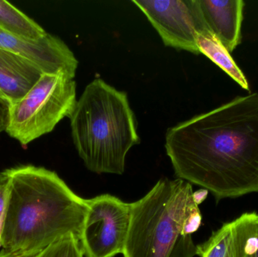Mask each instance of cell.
<instances>
[{"label":"cell","mask_w":258,"mask_h":257,"mask_svg":"<svg viewBox=\"0 0 258 257\" xmlns=\"http://www.w3.org/2000/svg\"><path fill=\"white\" fill-rule=\"evenodd\" d=\"M165 147L177 178L218 202L258 193V93L168 128Z\"/></svg>","instance_id":"obj_1"},{"label":"cell","mask_w":258,"mask_h":257,"mask_svg":"<svg viewBox=\"0 0 258 257\" xmlns=\"http://www.w3.org/2000/svg\"><path fill=\"white\" fill-rule=\"evenodd\" d=\"M2 174L7 182V198L0 256H31L68 234L80 239L87 200L55 172L27 164Z\"/></svg>","instance_id":"obj_2"},{"label":"cell","mask_w":258,"mask_h":257,"mask_svg":"<svg viewBox=\"0 0 258 257\" xmlns=\"http://www.w3.org/2000/svg\"><path fill=\"white\" fill-rule=\"evenodd\" d=\"M191 184L165 178L144 197L131 203L124 257H194L192 235L202 224Z\"/></svg>","instance_id":"obj_3"},{"label":"cell","mask_w":258,"mask_h":257,"mask_svg":"<svg viewBox=\"0 0 258 257\" xmlns=\"http://www.w3.org/2000/svg\"><path fill=\"white\" fill-rule=\"evenodd\" d=\"M69 118L74 146L86 167L97 174L122 175L127 154L141 142L127 94L95 78Z\"/></svg>","instance_id":"obj_4"},{"label":"cell","mask_w":258,"mask_h":257,"mask_svg":"<svg viewBox=\"0 0 258 257\" xmlns=\"http://www.w3.org/2000/svg\"><path fill=\"white\" fill-rule=\"evenodd\" d=\"M77 103V83L63 72L42 74L19 101L9 104L6 132L22 146L51 132Z\"/></svg>","instance_id":"obj_5"},{"label":"cell","mask_w":258,"mask_h":257,"mask_svg":"<svg viewBox=\"0 0 258 257\" xmlns=\"http://www.w3.org/2000/svg\"><path fill=\"white\" fill-rule=\"evenodd\" d=\"M80 236L86 257H114L123 253L131 222V203L109 194L87 199Z\"/></svg>","instance_id":"obj_6"},{"label":"cell","mask_w":258,"mask_h":257,"mask_svg":"<svg viewBox=\"0 0 258 257\" xmlns=\"http://www.w3.org/2000/svg\"><path fill=\"white\" fill-rule=\"evenodd\" d=\"M132 3L145 15L164 45L200 54L197 36L211 32L199 0H133Z\"/></svg>","instance_id":"obj_7"},{"label":"cell","mask_w":258,"mask_h":257,"mask_svg":"<svg viewBox=\"0 0 258 257\" xmlns=\"http://www.w3.org/2000/svg\"><path fill=\"white\" fill-rule=\"evenodd\" d=\"M0 48L33 62L43 74L63 72L75 78L78 60L69 47L57 36L47 33L42 39L30 40L0 29Z\"/></svg>","instance_id":"obj_8"},{"label":"cell","mask_w":258,"mask_h":257,"mask_svg":"<svg viewBox=\"0 0 258 257\" xmlns=\"http://www.w3.org/2000/svg\"><path fill=\"white\" fill-rule=\"evenodd\" d=\"M258 214L247 212L224 223L203 244L200 257H254L257 249Z\"/></svg>","instance_id":"obj_9"},{"label":"cell","mask_w":258,"mask_h":257,"mask_svg":"<svg viewBox=\"0 0 258 257\" xmlns=\"http://www.w3.org/2000/svg\"><path fill=\"white\" fill-rule=\"evenodd\" d=\"M203 19L209 31L230 52L242 39L245 2L242 0H199Z\"/></svg>","instance_id":"obj_10"},{"label":"cell","mask_w":258,"mask_h":257,"mask_svg":"<svg viewBox=\"0 0 258 257\" xmlns=\"http://www.w3.org/2000/svg\"><path fill=\"white\" fill-rule=\"evenodd\" d=\"M42 74L33 62L0 48V92L9 104L21 99Z\"/></svg>","instance_id":"obj_11"},{"label":"cell","mask_w":258,"mask_h":257,"mask_svg":"<svg viewBox=\"0 0 258 257\" xmlns=\"http://www.w3.org/2000/svg\"><path fill=\"white\" fill-rule=\"evenodd\" d=\"M197 42L200 54L209 57L241 88L246 91L250 90L249 83L242 69L236 64L230 51L212 33L199 34Z\"/></svg>","instance_id":"obj_12"},{"label":"cell","mask_w":258,"mask_h":257,"mask_svg":"<svg viewBox=\"0 0 258 257\" xmlns=\"http://www.w3.org/2000/svg\"><path fill=\"white\" fill-rule=\"evenodd\" d=\"M0 29L30 40L42 39L48 33L24 12L5 0H0Z\"/></svg>","instance_id":"obj_13"},{"label":"cell","mask_w":258,"mask_h":257,"mask_svg":"<svg viewBox=\"0 0 258 257\" xmlns=\"http://www.w3.org/2000/svg\"><path fill=\"white\" fill-rule=\"evenodd\" d=\"M80 239L74 234H68L30 257H83Z\"/></svg>","instance_id":"obj_14"},{"label":"cell","mask_w":258,"mask_h":257,"mask_svg":"<svg viewBox=\"0 0 258 257\" xmlns=\"http://www.w3.org/2000/svg\"><path fill=\"white\" fill-rule=\"evenodd\" d=\"M6 198H7V182L4 175L0 176V232L2 233L5 210H6Z\"/></svg>","instance_id":"obj_15"},{"label":"cell","mask_w":258,"mask_h":257,"mask_svg":"<svg viewBox=\"0 0 258 257\" xmlns=\"http://www.w3.org/2000/svg\"><path fill=\"white\" fill-rule=\"evenodd\" d=\"M9 104L4 98H0V133L6 131L9 116Z\"/></svg>","instance_id":"obj_16"},{"label":"cell","mask_w":258,"mask_h":257,"mask_svg":"<svg viewBox=\"0 0 258 257\" xmlns=\"http://www.w3.org/2000/svg\"><path fill=\"white\" fill-rule=\"evenodd\" d=\"M208 194H209V191L205 190V189L199 190V191L194 193V197H195L196 201H197L199 205H200V204L203 203V202L206 200V198H207Z\"/></svg>","instance_id":"obj_17"},{"label":"cell","mask_w":258,"mask_h":257,"mask_svg":"<svg viewBox=\"0 0 258 257\" xmlns=\"http://www.w3.org/2000/svg\"><path fill=\"white\" fill-rule=\"evenodd\" d=\"M255 257H258V235H257V249H256V252H255Z\"/></svg>","instance_id":"obj_18"},{"label":"cell","mask_w":258,"mask_h":257,"mask_svg":"<svg viewBox=\"0 0 258 257\" xmlns=\"http://www.w3.org/2000/svg\"><path fill=\"white\" fill-rule=\"evenodd\" d=\"M0 247H1V232H0Z\"/></svg>","instance_id":"obj_19"},{"label":"cell","mask_w":258,"mask_h":257,"mask_svg":"<svg viewBox=\"0 0 258 257\" xmlns=\"http://www.w3.org/2000/svg\"><path fill=\"white\" fill-rule=\"evenodd\" d=\"M0 98H3V95H2L1 92H0ZM4 99H5V98H4ZM5 100H6V99H5Z\"/></svg>","instance_id":"obj_20"},{"label":"cell","mask_w":258,"mask_h":257,"mask_svg":"<svg viewBox=\"0 0 258 257\" xmlns=\"http://www.w3.org/2000/svg\"><path fill=\"white\" fill-rule=\"evenodd\" d=\"M0 176H1V173H0Z\"/></svg>","instance_id":"obj_21"},{"label":"cell","mask_w":258,"mask_h":257,"mask_svg":"<svg viewBox=\"0 0 258 257\" xmlns=\"http://www.w3.org/2000/svg\"><path fill=\"white\" fill-rule=\"evenodd\" d=\"M254 257H255V256H254Z\"/></svg>","instance_id":"obj_22"}]
</instances>
